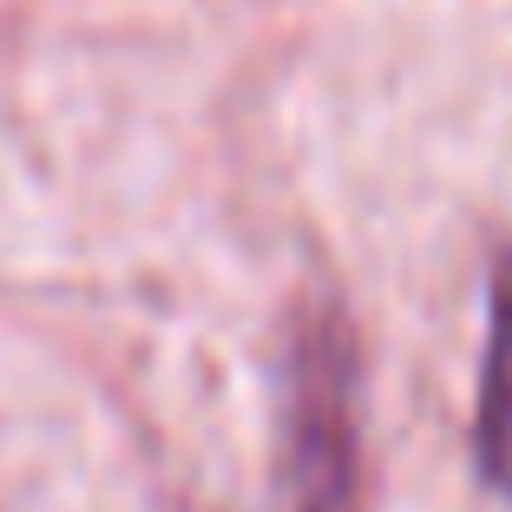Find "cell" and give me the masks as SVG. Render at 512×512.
I'll return each mask as SVG.
<instances>
[{
	"instance_id": "1",
	"label": "cell",
	"mask_w": 512,
	"mask_h": 512,
	"mask_svg": "<svg viewBox=\"0 0 512 512\" xmlns=\"http://www.w3.org/2000/svg\"><path fill=\"white\" fill-rule=\"evenodd\" d=\"M283 512H368L362 499V362L329 302L302 309L283 342Z\"/></svg>"
},
{
	"instance_id": "2",
	"label": "cell",
	"mask_w": 512,
	"mask_h": 512,
	"mask_svg": "<svg viewBox=\"0 0 512 512\" xmlns=\"http://www.w3.org/2000/svg\"><path fill=\"white\" fill-rule=\"evenodd\" d=\"M473 460H480V480L512 499V256L493 263V289H486V362H480V407H473Z\"/></svg>"
}]
</instances>
